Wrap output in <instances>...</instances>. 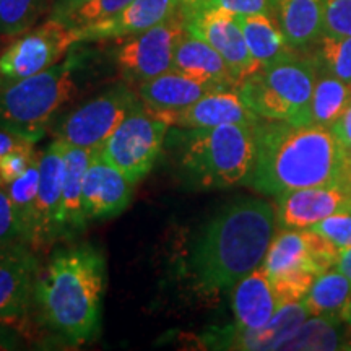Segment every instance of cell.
<instances>
[{"label": "cell", "instance_id": "52a82bcc", "mask_svg": "<svg viewBox=\"0 0 351 351\" xmlns=\"http://www.w3.org/2000/svg\"><path fill=\"white\" fill-rule=\"evenodd\" d=\"M169 129V124L138 101L99 148V155L119 169L132 184H138L147 178L163 153Z\"/></svg>", "mask_w": 351, "mask_h": 351}, {"label": "cell", "instance_id": "83f0119b", "mask_svg": "<svg viewBox=\"0 0 351 351\" xmlns=\"http://www.w3.org/2000/svg\"><path fill=\"white\" fill-rule=\"evenodd\" d=\"M341 332L339 320L330 315H314L304 320L301 327L280 345L278 350H339Z\"/></svg>", "mask_w": 351, "mask_h": 351}, {"label": "cell", "instance_id": "4fadbf2b", "mask_svg": "<svg viewBox=\"0 0 351 351\" xmlns=\"http://www.w3.org/2000/svg\"><path fill=\"white\" fill-rule=\"evenodd\" d=\"M65 168V143H52L39 156V186L34 205V218L28 245L34 252H46L60 241V199H62Z\"/></svg>", "mask_w": 351, "mask_h": 351}, {"label": "cell", "instance_id": "ab89813d", "mask_svg": "<svg viewBox=\"0 0 351 351\" xmlns=\"http://www.w3.org/2000/svg\"><path fill=\"white\" fill-rule=\"evenodd\" d=\"M90 0H54L49 10V19L64 21L72 15L73 12H77L78 8L85 5Z\"/></svg>", "mask_w": 351, "mask_h": 351}, {"label": "cell", "instance_id": "e0dca14e", "mask_svg": "<svg viewBox=\"0 0 351 351\" xmlns=\"http://www.w3.org/2000/svg\"><path fill=\"white\" fill-rule=\"evenodd\" d=\"M134 186L119 169L104 161L99 150L83 179V208L88 221L117 217L129 207Z\"/></svg>", "mask_w": 351, "mask_h": 351}, {"label": "cell", "instance_id": "d6a6232c", "mask_svg": "<svg viewBox=\"0 0 351 351\" xmlns=\"http://www.w3.org/2000/svg\"><path fill=\"white\" fill-rule=\"evenodd\" d=\"M39 156H41V152H36L33 143L7 152L5 155L0 156V182L8 186L10 182L16 181L29 169V166L36 163Z\"/></svg>", "mask_w": 351, "mask_h": 351}, {"label": "cell", "instance_id": "7a4b0ae2", "mask_svg": "<svg viewBox=\"0 0 351 351\" xmlns=\"http://www.w3.org/2000/svg\"><path fill=\"white\" fill-rule=\"evenodd\" d=\"M276 212L269 202L243 197L204 226L191 252L197 291L217 295L262 265L275 236Z\"/></svg>", "mask_w": 351, "mask_h": 351}, {"label": "cell", "instance_id": "f35d334b", "mask_svg": "<svg viewBox=\"0 0 351 351\" xmlns=\"http://www.w3.org/2000/svg\"><path fill=\"white\" fill-rule=\"evenodd\" d=\"M328 129L343 147L346 155L351 156V106Z\"/></svg>", "mask_w": 351, "mask_h": 351}, {"label": "cell", "instance_id": "5b68a950", "mask_svg": "<svg viewBox=\"0 0 351 351\" xmlns=\"http://www.w3.org/2000/svg\"><path fill=\"white\" fill-rule=\"evenodd\" d=\"M317 70L315 56H302L296 51L252 73L236 90L262 119L311 124V99Z\"/></svg>", "mask_w": 351, "mask_h": 351}, {"label": "cell", "instance_id": "d6986e66", "mask_svg": "<svg viewBox=\"0 0 351 351\" xmlns=\"http://www.w3.org/2000/svg\"><path fill=\"white\" fill-rule=\"evenodd\" d=\"M261 119L262 117L244 103L238 90H215L189 108L166 117L165 122L169 127L200 129L226 124L256 125Z\"/></svg>", "mask_w": 351, "mask_h": 351}, {"label": "cell", "instance_id": "277c9868", "mask_svg": "<svg viewBox=\"0 0 351 351\" xmlns=\"http://www.w3.org/2000/svg\"><path fill=\"white\" fill-rule=\"evenodd\" d=\"M256 125L239 124L171 127L165 142L181 181L199 191L243 186L256 161Z\"/></svg>", "mask_w": 351, "mask_h": 351}, {"label": "cell", "instance_id": "44dd1931", "mask_svg": "<svg viewBox=\"0 0 351 351\" xmlns=\"http://www.w3.org/2000/svg\"><path fill=\"white\" fill-rule=\"evenodd\" d=\"M171 70L221 88H238V82L223 57L207 41L187 29L176 43Z\"/></svg>", "mask_w": 351, "mask_h": 351}, {"label": "cell", "instance_id": "8d00e7d4", "mask_svg": "<svg viewBox=\"0 0 351 351\" xmlns=\"http://www.w3.org/2000/svg\"><path fill=\"white\" fill-rule=\"evenodd\" d=\"M19 241L23 243L10 195H8L7 187L0 182V245L19 243Z\"/></svg>", "mask_w": 351, "mask_h": 351}, {"label": "cell", "instance_id": "30bf717a", "mask_svg": "<svg viewBox=\"0 0 351 351\" xmlns=\"http://www.w3.org/2000/svg\"><path fill=\"white\" fill-rule=\"evenodd\" d=\"M280 304L302 301L314 280L324 274L311 251L306 230H280L275 232L262 262Z\"/></svg>", "mask_w": 351, "mask_h": 351}, {"label": "cell", "instance_id": "74e56055", "mask_svg": "<svg viewBox=\"0 0 351 351\" xmlns=\"http://www.w3.org/2000/svg\"><path fill=\"white\" fill-rule=\"evenodd\" d=\"M38 138L32 137V135L23 134V132H16L12 129H5L0 127V156L5 155L7 152L13 150L16 147H23V145H34Z\"/></svg>", "mask_w": 351, "mask_h": 351}, {"label": "cell", "instance_id": "9c48e42d", "mask_svg": "<svg viewBox=\"0 0 351 351\" xmlns=\"http://www.w3.org/2000/svg\"><path fill=\"white\" fill-rule=\"evenodd\" d=\"M78 44L77 29L47 19L39 26L15 36L0 54V85L19 82L54 67Z\"/></svg>", "mask_w": 351, "mask_h": 351}, {"label": "cell", "instance_id": "484cf974", "mask_svg": "<svg viewBox=\"0 0 351 351\" xmlns=\"http://www.w3.org/2000/svg\"><path fill=\"white\" fill-rule=\"evenodd\" d=\"M350 106V83L340 80L319 65L313 99H311V124L330 127Z\"/></svg>", "mask_w": 351, "mask_h": 351}, {"label": "cell", "instance_id": "d590c367", "mask_svg": "<svg viewBox=\"0 0 351 351\" xmlns=\"http://www.w3.org/2000/svg\"><path fill=\"white\" fill-rule=\"evenodd\" d=\"M207 8H223V10L234 13V15H252V13L275 15L271 0H199L195 5L181 12L182 15H187V13L207 10Z\"/></svg>", "mask_w": 351, "mask_h": 351}, {"label": "cell", "instance_id": "60d3db41", "mask_svg": "<svg viewBox=\"0 0 351 351\" xmlns=\"http://www.w3.org/2000/svg\"><path fill=\"white\" fill-rule=\"evenodd\" d=\"M335 267L351 282V247L346 249L345 252L340 254L339 262H337Z\"/></svg>", "mask_w": 351, "mask_h": 351}, {"label": "cell", "instance_id": "e575fe53", "mask_svg": "<svg viewBox=\"0 0 351 351\" xmlns=\"http://www.w3.org/2000/svg\"><path fill=\"white\" fill-rule=\"evenodd\" d=\"M324 34L351 36V0H322Z\"/></svg>", "mask_w": 351, "mask_h": 351}, {"label": "cell", "instance_id": "9a60e30c", "mask_svg": "<svg viewBox=\"0 0 351 351\" xmlns=\"http://www.w3.org/2000/svg\"><path fill=\"white\" fill-rule=\"evenodd\" d=\"M340 210H351V197L341 182L295 189L276 195V228L309 230Z\"/></svg>", "mask_w": 351, "mask_h": 351}, {"label": "cell", "instance_id": "f1b7e54d", "mask_svg": "<svg viewBox=\"0 0 351 351\" xmlns=\"http://www.w3.org/2000/svg\"><path fill=\"white\" fill-rule=\"evenodd\" d=\"M38 186H39V160L36 163L29 166V169L26 171L21 178L5 186L8 195H10L16 223H19L21 241H23L25 244H28L29 236H32Z\"/></svg>", "mask_w": 351, "mask_h": 351}, {"label": "cell", "instance_id": "6da1fadb", "mask_svg": "<svg viewBox=\"0 0 351 351\" xmlns=\"http://www.w3.org/2000/svg\"><path fill=\"white\" fill-rule=\"evenodd\" d=\"M256 161L243 186L263 195L341 182L346 152L328 127L261 119Z\"/></svg>", "mask_w": 351, "mask_h": 351}, {"label": "cell", "instance_id": "5bb4252c", "mask_svg": "<svg viewBox=\"0 0 351 351\" xmlns=\"http://www.w3.org/2000/svg\"><path fill=\"white\" fill-rule=\"evenodd\" d=\"M184 16L187 32L207 41L223 57L232 77L239 83L258 72L262 65L254 59L234 13L223 8H207Z\"/></svg>", "mask_w": 351, "mask_h": 351}, {"label": "cell", "instance_id": "836d02e7", "mask_svg": "<svg viewBox=\"0 0 351 351\" xmlns=\"http://www.w3.org/2000/svg\"><path fill=\"white\" fill-rule=\"evenodd\" d=\"M309 230L322 234L340 254L345 252L351 247V210H340Z\"/></svg>", "mask_w": 351, "mask_h": 351}, {"label": "cell", "instance_id": "7bdbcfd3", "mask_svg": "<svg viewBox=\"0 0 351 351\" xmlns=\"http://www.w3.org/2000/svg\"><path fill=\"white\" fill-rule=\"evenodd\" d=\"M178 2H179V5H181V10H187V8L195 5L199 0H178Z\"/></svg>", "mask_w": 351, "mask_h": 351}, {"label": "cell", "instance_id": "1f68e13d", "mask_svg": "<svg viewBox=\"0 0 351 351\" xmlns=\"http://www.w3.org/2000/svg\"><path fill=\"white\" fill-rule=\"evenodd\" d=\"M130 2L132 0H90L77 12H73L64 23L70 28H80V26L98 23V21L111 19Z\"/></svg>", "mask_w": 351, "mask_h": 351}, {"label": "cell", "instance_id": "4dcf8cb0", "mask_svg": "<svg viewBox=\"0 0 351 351\" xmlns=\"http://www.w3.org/2000/svg\"><path fill=\"white\" fill-rule=\"evenodd\" d=\"M315 59L320 67L351 85V36L324 34L317 44Z\"/></svg>", "mask_w": 351, "mask_h": 351}, {"label": "cell", "instance_id": "7c38bea8", "mask_svg": "<svg viewBox=\"0 0 351 351\" xmlns=\"http://www.w3.org/2000/svg\"><path fill=\"white\" fill-rule=\"evenodd\" d=\"M39 271L36 252L28 244L0 245V326H21L28 319Z\"/></svg>", "mask_w": 351, "mask_h": 351}, {"label": "cell", "instance_id": "7402d4cb", "mask_svg": "<svg viewBox=\"0 0 351 351\" xmlns=\"http://www.w3.org/2000/svg\"><path fill=\"white\" fill-rule=\"evenodd\" d=\"M96 152L98 150H86L65 143L64 186L59 215L60 241L75 239L90 223L83 208V179Z\"/></svg>", "mask_w": 351, "mask_h": 351}, {"label": "cell", "instance_id": "ee69618b", "mask_svg": "<svg viewBox=\"0 0 351 351\" xmlns=\"http://www.w3.org/2000/svg\"><path fill=\"white\" fill-rule=\"evenodd\" d=\"M0 327H2V326H0Z\"/></svg>", "mask_w": 351, "mask_h": 351}, {"label": "cell", "instance_id": "2e32d148", "mask_svg": "<svg viewBox=\"0 0 351 351\" xmlns=\"http://www.w3.org/2000/svg\"><path fill=\"white\" fill-rule=\"evenodd\" d=\"M307 315L309 313L302 301L287 302L278 307L270 322L262 328L249 330L236 324L207 332L202 343L205 348L215 350H278L301 327Z\"/></svg>", "mask_w": 351, "mask_h": 351}, {"label": "cell", "instance_id": "8992f818", "mask_svg": "<svg viewBox=\"0 0 351 351\" xmlns=\"http://www.w3.org/2000/svg\"><path fill=\"white\" fill-rule=\"evenodd\" d=\"M77 69L78 59L70 54L36 75L0 85V127L41 138L46 125L75 95Z\"/></svg>", "mask_w": 351, "mask_h": 351}, {"label": "cell", "instance_id": "ffe728a7", "mask_svg": "<svg viewBox=\"0 0 351 351\" xmlns=\"http://www.w3.org/2000/svg\"><path fill=\"white\" fill-rule=\"evenodd\" d=\"M215 90H231V88L212 85L182 75L176 70H169L152 80L140 83L137 93L145 106L165 121L166 117L189 108L202 96Z\"/></svg>", "mask_w": 351, "mask_h": 351}, {"label": "cell", "instance_id": "8fae6325", "mask_svg": "<svg viewBox=\"0 0 351 351\" xmlns=\"http://www.w3.org/2000/svg\"><path fill=\"white\" fill-rule=\"evenodd\" d=\"M186 29L182 12L161 21L147 32L124 38L114 54L117 70L127 83L152 80L169 72L178 39Z\"/></svg>", "mask_w": 351, "mask_h": 351}, {"label": "cell", "instance_id": "ac0fdd59", "mask_svg": "<svg viewBox=\"0 0 351 351\" xmlns=\"http://www.w3.org/2000/svg\"><path fill=\"white\" fill-rule=\"evenodd\" d=\"M178 12H181L178 0H132L129 5L111 19L75 28L78 43L134 36L171 19Z\"/></svg>", "mask_w": 351, "mask_h": 351}, {"label": "cell", "instance_id": "3957f363", "mask_svg": "<svg viewBox=\"0 0 351 351\" xmlns=\"http://www.w3.org/2000/svg\"><path fill=\"white\" fill-rule=\"evenodd\" d=\"M106 289V261L95 245L60 249L39 271L36 300L41 319L70 343H86L98 335Z\"/></svg>", "mask_w": 351, "mask_h": 351}, {"label": "cell", "instance_id": "ba28073f", "mask_svg": "<svg viewBox=\"0 0 351 351\" xmlns=\"http://www.w3.org/2000/svg\"><path fill=\"white\" fill-rule=\"evenodd\" d=\"M138 101L130 83H117L59 117L52 135L70 147L99 150Z\"/></svg>", "mask_w": 351, "mask_h": 351}, {"label": "cell", "instance_id": "d4e9b609", "mask_svg": "<svg viewBox=\"0 0 351 351\" xmlns=\"http://www.w3.org/2000/svg\"><path fill=\"white\" fill-rule=\"evenodd\" d=\"M236 20L241 26L249 51L262 67L296 52L288 46L275 15L252 13V15H236Z\"/></svg>", "mask_w": 351, "mask_h": 351}, {"label": "cell", "instance_id": "cb8c5ba5", "mask_svg": "<svg viewBox=\"0 0 351 351\" xmlns=\"http://www.w3.org/2000/svg\"><path fill=\"white\" fill-rule=\"evenodd\" d=\"M288 46L298 52L317 46L324 36L322 0H271Z\"/></svg>", "mask_w": 351, "mask_h": 351}, {"label": "cell", "instance_id": "f546056e", "mask_svg": "<svg viewBox=\"0 0 351 351\" xmlns=\"http://www.w3.org/2000/svg\"><path fill=\"white\" fill-rule=\"evenodd\" d=\"M54 0H0V36L15 38L32 29Z\"/></svg>", "mask_w": 351, "mask_h": 351}, {"label": "cell", "instance_id": "603a6c76", "mask_svg": "<svg viewBox=\"0 0 351 351\" xmlns=\"http://www.w3.org/2000/svg\"><path fill=\"white\" fill-rule=\"evenodd\" d=\"M231 302L236 324L249 330L267 326L282 306L262 267H257L232 287Z\"/></svg>", "mask_w": 351, "mask_h": 351}, {"label": "cell", "instance_id": "4316f807", "mask_svg": "<svg viewBox=\"0 0 351 351\" xmlns=\"http://www.w3.org/2000/svg\"><path fill=\"white\" fill-rule=\"evenodd\" d=\"M302 302L309 315L341 319V314L351 302V282L337 267L324 271L314 280Z\"/></svg>", "mask_w": 351, "mask_h": 351}, {"label": "cell", "instance_id": "b9f144b4", "mask_svg": "<svg viewBox=\"0 0 351 351\" xmlns=\"http://www.w3.org/2000/svg\"><path fill=\"white\" fill-rule=\"evenodd\" d=\"M341 184L346 187L348 194L351 197V156L346 155V165L343 171V178H341Z\"/></svg>", "mask_w": 351, "mask_h": 351}]
</instances>
